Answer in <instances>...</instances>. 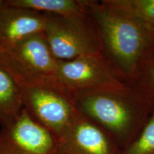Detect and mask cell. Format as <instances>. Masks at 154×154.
Listing matches in <instances>:
<instances>
[{
	"label": "cell",
	"mask_w": 154,
	"mask_h": 154,
	"mask_svg": "<svg viewBox=\"0 0 154 154\" xmlns=\"http://www.w3.org/2000/svg\"><path fill=\"white\" fill-rule=\"evenodd\" d=\"M99 32L101 52L117 75L131 84L154 52V37L138 21L110 0H84Z\"/></svg>",
	"instance_id": "obj_1"
},
{
	"label": "cell",
	"mask_w": 154,
	"mask_h": 154,
	"mask_svg": "<svg viewBox=\"0 0 154 154\" xmlns=\"http://www.w3.org/2000/svg\"><path fill=\"white\" fill-rule=\"evenodd\" d=\"M76 109L101 126L121 151L134 139L153 103L130 84L83 92L74 98Z\"/></svg>",
	"instance_id": "obj_2"
},
{
	"label": "cell",
	"mask_w": 154,
	"mask_h": 154,
	"mask_svg": "<svg viewBox=\"0 0 154 154\" xmlns=\"http://www.w3.org/2000/svg\"><path fill=\"white\" fill-rule=\"evenodd\" d=\"M43 14L44 35L57 60L101 53L97 26L86 9L67 15Z\"/></svg>",
	"instance_id": "obj_3"
},
{
	"label": "cell",
	"mask_w": 154,
	"mask_h": 154,
	"mask_svg": "<svg viewBox=\"0 0 154 154\" xmlns=\"http://www.w3.org/2000/svg\"><path fill=\"white\" fill-rule=\"evenodd\" d=\"M57 61L43 32L27 36L0 51V65L19 86L56 82Z\"/></svg>",
	"instance_id": "obj_4"
},
{
	"label": "cell",
	"mask_w": 154,
	"mask_h": 154,
	"mask_svg": "<svg viewBox=\"0 0 154 154\" xmlns=\"http://www.w3.org/2000/svg\"><path fill=\"white\" fill-rule=\"evenodd\" d=\"M19 86L23 109L56 139L59 138L78 111L74 98L58 81L42 85Z\"/></svg>",
	"instance_id": "obj_5"
},
{
	"label": "cell",
	"mask_w": 154,
	"mask_h": 154,
	"mask_svg": "<svg viewBox=\"0 0 154 154\" xmlns=\"http://www.w3.org/2000/svg\"><path fill=\"white\" fill-rule=\"evenodd\" d=\"M56 78L74 99L83 92L126 84L101 53L58 60Z\"/></svg>",
	"instance_id": "obj_6"
},
{
	"label": "cell",
	"mask_w": 154,
	"mask_h": 154,
	"mask_svg": "<svg viewBox=\"0 0 154 154\" xmlns=\"http://www.w3.org/2000/svg\"><path fill=\"white\" fill-rule=\"evenodd\" d=\"M56 138L23 109L0 130V154H54Z\"/></svg>",
	"instance_id": "obj_7"
},
{
	"label": "cell",
	"mask_w": 154,
	"mask_h": 154,
	"mask_svg": "<svg viewBox=\"0 0 154 154\" xmlns=\"http://www.w3.org/2000/svg\"><path fill=\"white\" fill-rule=\"evenodd\" d=\"M121 153V151L112 138L79 111H77L66 130L56 139L54 154Z\"/></svg>",
	"instance_id": "obj_8"
},
{
	"label": "cell",
	"mask_w": 154,
	"mask_h": 154,
	"mask_svg": "<svg viewBox=\"0 0 154 154\" xmlns=\"http://www.w3.org/2000/svg\"><path fill=\"white\" fill-rule=\"evenodd\" d=\"M44 28L43 13L8 4L0 9V51L27 36L42 33Z\"/></svg>",
	"instance_id": "obj_9"
},
{
	"label": "cell",
	"mask_w": 154,
	"mask_h": 154,
	"mask_svg": "<svg viewBox=\"0 0 154 154\" xmlns=\"http://www.w3.org/2000/svg\"><path fill=\"white\" fill-rule=\"evenodd\" d=\"M23 110L20 86L0 65V125L8 124Z\"/></svg>",
	"instance_id": "obj_10"
},
{
	"label": "cell",
	"mask_w": 154,
	"mask_h": 154,
	"mask_svg": "<svg viewBox=\"0 0 154 154\" xmlns=\"http://www.w3.org/2000/svg\"><path fill=\"white\" fill-rule=\"evenodd\" d=\"M8 4L44 14L67 15L86 10L84 0H8Z\"/></svg>",
	"instance_id": "obj_11"
},
{
	"label": "cell",
	"mask_w": 154,
	"mask_h": 154,
	"mask_svg": "<svg viewBox=\"0 0 154 154\" xmlns=\"http://www.w3.org/2000/svg\"><path fill=\"white\" fill-rule=\"evenodd\" d=\"M130 14L154 37V0H110Z\"/></svg>",
	"instance_id": "obj_12"
},
{
	"label": "cell",
	"mask_w": 154,
	"mask_h": 154,
	"mask_svg": "<svg viewBox=\"0 0 154 154\" xmlns=\"http://www.w3.org/2000/svg\"><path fill=\"white\" fill-rule=\"evenodd\" d=\"M121 154H154V103L139 132Z\"/></svg>",
	"instance_id": "obj_13"
},
{
	"label": "cell",
	"mask_w": 154,
	"mask_h": 154,
	"mask_svg": "<svg viewBox=\"0 0 154 154\" xmlns=\"http://www.w3.org/2000/svg\"><path fill=\"white\" fill-rule=\"evenodd\" d=\"M134 86L154 103V52L141 65L134 82Z\"/></svg>",
	"instance_id": "obj_14"
},
{
	"label": "cell",
	"mask_w": 154,
	"mask_h": 154,
	"mask_svg": "<svg viewBox=\"0 0 154 154\" xmlns=\"http://www.w3.org/2000/svg\"><path fill=\"white\" fill-rule=\"evenodd\" d=\"M8 5V0H0V9L5 8Z\"/></svg>",
	"instance_id": "obj_15"
}]
</instances>
